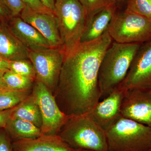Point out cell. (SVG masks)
Masks as SVG:
<instances>
[{
    "mask_svg": "<svg viewBox=\"0 0 151 151\" xmlns=\"http://www.w3.org/2000/svg\"><path fill=\"white\" fill-rule=\"evenodd\" d=\"M113 40L108 30L96 40L80 42L64 55L52 94L60 110L67 116L89 113L101 100L99 69Z\"/></svg>",
    "mask_w": 151,
    "mask_h": 151,
    "instance_id": "6da1fadb",
    "label": "cell"
},
{
    "mask_svg": "<svg viewBox=\"0 0 151 151\" xmlns=\"http://www.w3.org/2000/svg\"><path fill=\"white\" fill-rule=\"evenodd\" d=\"M142 44L114 42L103 57L98 75L101 100L123 82Z\"/></svg>",
    "mask_w": 151,
    "mask_h": 151,
    "instance_id": "7a4b0ae2",
    "label": "cell"
},
{
    "mask_svg": "<svg viewBox=\"0 0 151 151\" xmlns=\"http://www.w3.org/2000/svg\"><path fill=\"white\" fill-rule=\"evenodd\" d=\"M58 135L76 150L108 151L105 130L89 113L69 116Z\"/></svg>",
    "mask_w": 151,
    "mask_h": 151,
    "instance_id": "3957f363",
    "label": "cell"
},
{
    "mask_svg": "<svg viewBox=\"0 0 151 151\" xmlns=\"http://www.w3.org/2000/svg\"><path fill=\"white\" fill-rule=\"evenodd\" d=\"M108 151H150L151 128L122 116L105 131Z\"/></svg>",
    "mask_w": 151,
    "mask_h": 151,
    "instance_id": "277c9868",
    "label": "cell"
},
{
    "mask_svg": "<svg viewBox=\"0 0 151 151\" xmlns=\"http://www.w3.org/2000/svg\"><path fill=\"white\" fill-rule=\"evenodd\" d=\"M53 13L57 22L65 55L80 43L87 12L78 0H55Z\"/></svg>",
    "mask_w": 151,
    "mask_h": 151,
    "instance_id": "5b68a950",
    "label": "cell"
},
{
    "mask_svg": "<svg viewBox=\"0 0 151 151\" xmlns=\"http://www.w3.org/2000/svg\"><path fill=\"white\" fill-rule=\"evenodd\" d=\"M108 32L113 40L124 43H145L151 40V17L125 10L116 12Z\"/></svg>",
    "mask_w": 151,
    "mask_h": 151,
    "instance_id": "8992f818",
    "label": "cell"
},
{
    "mask_svg": "<svg viewBox=\"0 0 151 151\" xmlns=\"http://www.w3.org/2000/svg\"><path fill=\"white\" fill-rule=\"evenodd\" d=\"M31 94L41 114L42 126L40 129L42 134L58 135L69 116L61 111L52 92L41 81L36 79Z\"/></svg>",
    "mask_w": 151,
    "mask_h": 151,
    "instance_id": "52a82bcc",
    "label": "cell"
},
{
    "mask_svg": "<svg viewBox=\"0 0 151 151\" xmlns=\"http://www.w3.org/2000/svg\"><path fill=\"white\" fill-rule=\"evenodd\" d=\"M64 54L61 49L50 48L29 50L36 79L42 82L53 94L58 83Z\"/></svg>",
    "mask_w": 151,
    "mask_h": 151,
    "instance_id": "ba28073f",
    "label": "cell"
},
{
    "mask_svg": "<svg viewBox=\"0 0 151 151\" xmlns=\"http://www.w3.org/2000/svg\"><path fill=\"white\" fill-rule=\"evenodd\" d=\"M125 90L151 88V40L142 44L123 82Z\"/></svg>",
    "mask_w": 151,
    "mask_h": 151,
    "instance_id": "9c48e42d",
    "label": "cell"
},
{
    "mask_svg": "<svg viewBox=\"0 0 151 151\" xmlns=\"http://www.w3.org/2000/svg\"><path fill=\"white\" fill-rule=\"evenodd\" d=\"M120 113L123 117L151 128V88L128 90Z\"/></svg>",
    "mask_w": 151,
    "mask_h": 151,
    "instance_id": "30bf717a",
    "label": "cell"
},
{
    "mask_svg": "<svg viewBox=\"0 0 151 151\" xmlns=\"http://www.w3.org/2000/svg\"><path fill=\"white\" fill-rule=\"evenodd\" d=\"M19 16L45 38L51 48L62 49L58 25L53 12H36L25 6Z\"/></svg>",
    "mask_w": 151,
    "mask_h": 151,
    "instance_id": "8fae6325",
    "label": "cell"
},
{
    "mask_svg": "<svg viewBox=\"0 0 151 151\" xmlns=\"http://www.w3.org/2000/svg\"><path fill=\"white\" fill-rule=\"evenodd\" d=\"M127 91L118 86L89 113L94 122L105 131L121 116V106Z\"/></svg>",
    "mask_w": 151,
    "mask_h": 151,
    "instance_id": "7c38bea8",
    "label": "cell"
},
{
    "mask_svg": "<svg viewBox=\"0 0 151 151\" xmlns=\"http://www.w3.org/2000/svg\"><path fill=\"white\" fill-rule=\"evenodd\" d=\"M117 6L112 4L87 14L81 42L96 40L109 29L116 12Z\"/></svg>",
    "mask_w": 151,
    "mask_h": 151,
    "instance_id": "4fadbf2b",
    "label": "cell"
},
{
    "mask_svg": "<svg viewBox=\"0 0 151 151\" xmlns=\"http://www.w3.org/2000/svg\"><path fill=\"white\" fill-rule=\"evenodd\" d=\"M8 26L11 32L29 50L51 48L45 38L36 29L19 16L11 18Z\"/></svg>",
    "mask_w": 151,
    "mask_h": 151,
    "instance_id": "5bb4252c",
    "label": "cell"
},
{
    "mask_svg": "<svg viewBox=\"0 0 151 151\" xmlns=\"http://www.w3.org/2000/svg\"><path fill=\"white\" fill-rule=\"evenodd\" d=\"M14 151H76L58 135H42L12 142Z\"/></svg>",
    "mask_w": 151,
    "mask_h": 151,
    "instance_id": "9a60e30c",
    "label": "cell"
},
{
    "mask_svg": "<svg viewBox=\"0 0 151 151\" xmlns=\"http://www.w3.org/2000/svg\"><path fill=\"white\" fill-rule=\"evenodd\" d=\"M29 50L11 32L8 25L0 23V55L9 61L29 59Z\"/></svg>",
    "mask_w": 151,
    "mask_h": 151,
    "instance_id": "2e32d148",
    "label": "cell"
},
{
    "mask_svg": "<svg viewBox=\"0 0 151 151\" xmlns=\"http://www.w3.org/2000/svg\"><path fill=\"white\" fill-rule=\"evenodd\" d=\"M4 129L12 142L23 139H34L43 134L40 128L32 123L16 118H11Z\"/></svg>",
    "mask_w": 151,
    "mask_h": 151,
    "instance_id": "e0dca14e",
    "label": "cell"
},
{
    "mask_svg": "<svg viewBox=\"0 0 151 151\" xmlns=\"http://www.w3.org/2000/svg\"><path fill=\"white\" fill-rule=\"evenodd\" d=\"M11 118L27 121L40 129L42 126L40 110L31 93L17 105Z\"/></svg>",
    "mask_w": 151,
    "mask_h": 151,
    "instance_id": "ac0fdd59",
    "label": "cell"
},
{
    "mask_svg": "<svg viewBox=\"0 0 151 151\" xmlns=\"http://www.w3.org/2000/svg\"><path fill=\"white\" fill-rule=\"evenodd\" d=\"M32 91V89L30 90L0 89V111L11 109L18 105L29 96Z\"/></svg>",
    "mask_w": 151,
    "mask_h": 151,
    "instance_id": "d6986e66",
    "label": "cell"
},
{
    "mask_svg": "<svg viewBox=\"0 0 151 151\" xmlns=\"http://www.w3.org/2000/svg\"><path fill=\"white\" fill-rule=\"evenodd\" d=\"M4 82L9 89L16 90H30L36 79L26 77L9 70L3 75Z\"/></svg>",
    "mask_w": 151,
    "mask_h": 151,
    "instance_id": "ffe728a7",
    "label": "cell"
},
{
    "mask_svg": "<svg viewBox=\"0 0 151 151\" xmlns=\"http://www.w3.org/2000/svg\"><path fill=\"white\" fill-rule=\"evenodd\" d=\"M9 70L19 75L36 79L33 66L29 59L10 61Z\"/></svg>",
    "mask_w": 151,
    "mask_h": 151,
    "instance_id": "44dd1931",
    "label": "cell"
},
{
    "mask_svg": "<svg viewBox=\"0 0 151 151\" xmlns=\"http://www.w3.org/2000/svg\"><path fill=\"white\" fill-rule=\"evenodd\" d=\"M126 10L141 15L151 17V0H126Z\"/></svg>",
    "mask_w": 151,
    "mask_h": 151,
    "instance_id": "7402d4cb",
    "label": "cell"
},
{
    "mask_svg": "<svg viewBox=\"0 0 151 151\" xmlns=\"http://www.w3.org/2000/svg\"><path fill=\"white\" fill-rule=\"evenodd\" d=\"M84 6L87 14L112 4H116L114 0H78Z\"/></svg>",
    "mask_w": 151,
    "mask_h": 151,
    "instance_id": "603a6c76",
    "label": "cell"
},
{
    "mask_svg": "<svg viewBox=\"0 0 151 151\" xmlns=\"http://www.w3.org/2000/svg\"><path fill=\"white\" fill-rule=\"evenodd\" d=\"M11 18L19 16L25 7L22 0H1Z\"/></svg>",
    "mask_w": 151,
    "mask_h": 151,
    "instance_id": "cb8c5ba5",
    "label": "cell"
},
{
    "mask_svg": "<svg viewBox=\"0 0 151 151\" xmlns=\"http://www.w3.org/2000/svg\"><path fill=\"white\" fill-rule=\"evenodd\" d=\"M0 151H14L12 141L4 128H0Z\"/></svg>",
    "mask_w": 151,
    "mask_h": 151,
    "instance_id": "d4e9b609",
    "label": "cell"
},
{
    "mask_svg": "<svg viewBox=\"0 0 151 151\" xmlns=\"http://www.w3.org/2000/svg\"><path fill=\"white\" fill-rule=\"evenodd\" d=\"M26 6L33 10L41 12H53L43 5L40 0H22Z\"/></svg>",
    "mask_w": 151,
    "mask_h": 151,
    "instance_id": "484cf974",
    "label": "cell"
},
{
    "mask_svg": "<svg viewBox=\"0 0 151 151\" xmlns=\"http://www.w3.org/2000/svg\"><path fill=\"white\" fill-rule=\"evenodd\" d=\"M17 105L11 109L0 111V128H4L5 127L7 123L11 119L14 111L16 109Z\"/></svg>",
    "mask_w": 151,
    "mask_h": 151,
    "instance_id": "4316f807",
    "label": "cell"
},
{
    "mask_svg": "<svg viewBox=\"0 0 151 151\" xmlns=\"http://www.w3.org/2000/svg\"><path fill=\"white\" fill-rule=\"evenodd\" d=\"M9 60L6 59L0 55V73L4 74L9 70Z\"/></svg>",
    "mask_w": 151,
    "mask_h": 151,
    "instance_id": "83f0119b",
    "label": "cell"
},
{
    "mask_svg": "<svg viewBox=\"0 0 151 151\" xmlns=\"http://www.w3.org/2000/svg\"><path fill=\"white\" fill-rule=\"evenodd\" d=\"M11 17L0 0V19L2 22L9 20Z\"/></svg>",
    "mask_w": 151,
    "mask_h": 151,
    "instance_id": "f1b7e54d",
    "label": "cell"
},
{
    "mask_svg": "<svg viewBox=\"0 0 151 151\" xmlns=\"http://www.w3.org/2000/svg\"><path fill=\"white\" fill-rule=\"evenodd\" d=\"M41 2L47 8L53 12L55 8V0H40Z\"/></svg>",
    "mask_w": 151,
    "mask_h": 151,
    "instance_id": "f546056e",
    "label": "cell"
},
{
    "mask_svg": "<svg viewBox=\"0 0 151 151\" xmlns=\"http://www.w3.org/2000/svg\"><path fill=\"white\" fill-rule=\"evenodd\" d=\"M3 74L0 73V89H9L8 88L4 82L3 78Z\"/></svg>",
    "mask_w": 151,
    "mask_h": 151,
    "instance_id": "4dcf8cb0",
    "label": "cell"
},
{
    "mask_svg": "<svg viewBox=\"0 0 151 151\" xmlns=\"http://www.w3.org/2000/svg\"><path fill=\"white\" fill-rule=\"evenodd\" d=\"M125 1L126 0H114L117 6L118 4H121V3Z\"/></svg>",
    "mask_w": 151,
    "mask_h": 151,
    "instance_id": "1f68e13d",
    "label": "cell"
},
{
    "mask_svg": "<svg viewBox=\"0 0 151 151\" xmlns=\"http://www.w3.org/2000/svg\"><path fill=\"white\" fill-rule=\"evenodd\" d=\"M76 151H90V150H76Z\"/></svg>",
    "mask_w": 151,
    "mask_h": 151,
    "instance_id": "d6a6232c",
    "label": "cell"
},
{
    "mask_svg": "<svg viewBox=\"0 0 151 151\" xmlns=\"http://www.w3.org/2000/svg\"><path fill=\"white\" fill-rule=\"evenodd\" d=\"M150 151H151V149H150Z\"/></svg>",
    "mask_w": 151,
    "mask_h": 151,
    "instance_id": "836d02e7",
    "label": "cell"
}]
</instances>
